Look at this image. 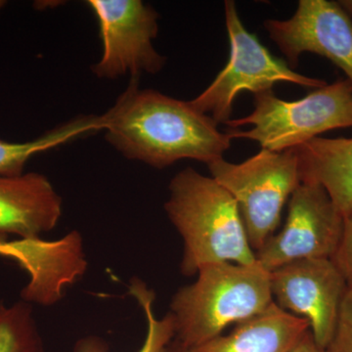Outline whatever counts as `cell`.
I'll list each match as a JSON object with an SVG mask.
<instances>
[{"instance_id":"13","label":"cell","mask_w":352,"mask_h":352,"mask_svg":"<svg viewBox=\"0 0 352 352\" xmlns=\"http://www.w3.org/2000/svg\"><path fill=\"white\" fill-rule=\"evenodd\" d=\"M300 182L323 187L342 217L352 210V138H316L294 148Z\"/></svg>"},{"instance_id":"19","label":"cell","mask_w":352,"mask_h":352,"mask_svg":"<svg viewBox=\"0 0 352 352\" xmlns=\"http://www.w3.org/2000/svg\"><path fill=\"white\" fill-rule=\"evenodd\" d=\"M289 352H328V351L322 349L315 342L309 330Z\"/></svg>"},{"instance_id":"2","label":"cell","mask_w":352,"mask_h":352,"mask_svg":"<svg viewBox=\"0 0 352 352\" xmlns=\"http://www.w3.org/2000/svg\"><path fill=\"white\" fill-rule=\"evenodd\" d=\"M168 191L164 210L182 238L183 275L194 276L208 264L256 263L237 203L214 178L187 168Z\"/></svg>"},{"instance_id":"5","label":"cell","mask_w":352,"mask_h":352,"mask_svg":"<svg viewBox=\"0 0 352 352\" xmlns=\"http://www.w3.org/2000/svg\"><path fill=\"white\" fill-rule=\"evenodd\" d=\"M210 176L230 193L239 208L254 254L274 235L285 204L300 184L295 149H261L247 161L224 159L208 164Z\"/></svg>"},{"instance_id":"18","label":"cell","mask_w":352,"mask_h":352,"mask_svg":"<svg viewBox=\"0 0 352 352\" xmlns=\"http://www.w3.org/2000/svg\"><path fill=\"white\" fill-rule=\"evenodd\" d=\"M332 261L344 275L347 285L352 286V210L344 217L342 238Z\"/></svg>"},{"instance_id":"11","label":"cell","mask_w":352,"mask_h":352,"mask_svg":"<svg viewBox=\"0 0 352 352\" xmlns=\"http://www.w3.org/2000/svg\"><path fill=\"white\" fill-rule=\"evenodd\" d=\"M62 214L63 200L45 175L0 176V237L43 238L56 228Z\"/></svg>"},{"instance_id":"10","label":"cell","mask_w":352,"mask_h":352,"mask_svg":"<svg viewBox=\"0 0 352 352\" xmlns=\"http://www.w3.org/2000/svg\"><path fill=\"white\" fill-rule=\"evenodd\" d=\"M263 25L291 69L303 53H314L330 60L352 83V19L339 2L300 0L289 19H268Z\"/></svg>"},{"instance_id":"4","label":"cell","mask_w":352,"mask_h":352,"mask_svg":"<svg viewBox=\"0 0 352 352\" xmlns=\"http://www.w3.org/2000/svg\"><path fill=\"white\" fill-rule=\"evenodd\" d=\"M226 124L231 139L256 141L273 152L293 149L324 132L352 126V83L346 78L327 83L296 101L273 91L256 94L254 111Z\"/></svg>"},{"instance_id":"8","label":"cell","mask_w":352,"mask_h":352,"mask_svg":"<svg viewBox=\"0 0 352 352\" xmlns=\"http://www.w3.org/2000/svg\"><path fill=\"white\" fill-rule=\"evenodd\" d=\"M344 217L323 187L300 182L292 194L283 228L271 236L256 258L266 270L309 258H332L342 238Z\"/></svg>"},{"instance_id":"20","label":"cell","mask_w":352,"mask_h":352,"mask_svg":"<svg viewBox=\"0 0 352 352\" xmlns=\"http://www.w3.org/2000/svg\"><path fill=\"white\" fill-rule=\"evenodd\" d=\"M338 2L352 19V0H340Z\"/></svg>"},{"instance_id":"16","label":"cell","mask_w":352,"mask_h":352,"mask_svg":"<svg viewBox=\"0 0 352 352\" xmlns=\"http://www.w3.org/2000/svg\"><path fill=\"white\" fill-rule=\"evenodd\" d=\"M0 352H46L34 305L0 302Z\"/></svg>"},{"instance_id":"6","label":"cell","mask_w":352,"mask_h":352,"mask_svg":"<svg viewBox=\"0 0 352 352\" xmlns=\"http://www.w3.org/2000/svg\"><path fill=\"white\" fill-rule=\"evenodd\" d=\"M224 15L230 56L214 82L190 101L199 112L226 124L231 120L234 101L242 92L256 95L272 91L273 87L281 82L314 89L327 85L325 80L296 73L287 61L271 54L256 34L245 29L232 0L224 2Z\"/></svg>"},{"instance_id":"21","label":"cell","mask_w":352,"mask_h":352,"mask_svg":"<svg viewBox=\"0 0 352 352\" xmlns=\"http://www.w3.org/2000/svg\"><path fill=\"white\" fill-rule=\"evenodd\" d=\"M168 352H186V349H185L177 340H173Z\"/></svg>"},{"instance_id":"17","label":"cell","mask_w":352,"mask_h":352,"mask_svg":"<svg viewBox=\"0 0 352 352\" xmlns=\"http://www.w3.org/2000/svg\"><path fill=\"white\" fill-rule=\"evenodd\" d=\"M328 352H352V286H349L340 303L337 323Z\"/></svg>"},{"instance_id":"14","label":"cell","mask_w":352,"mask_h":352,"mask_svg":"<svg viewBox=\"0 0 352 352\" xmlns=\"http://www.w3.org/2000/svg\"><path fill=\"white\" fill-rule=\"evenodd\" d=\"M129 294L142 310L146 321V333L142 346L138 352H168L175 338V325L173 315L168 312L157 317L154 309L156 300L153 289L138 278L129 280ZM109 344L103 338L96 335L85 336L78 340L73 352H109Z\"/></svg>"},{"instance_id":"22","label":"cell","mask_w":352,"mask_h":352,"mask_svg":"<svg viewBox=\"0 0 352 352\" xmlns=\"http://www.w3.org/2000/svg\"><path fill=\"white\" fill-rule=\"evenodd\" d=\"M0 6H1V4H0Z\"/></svg>"},{"instance_id":"12","label":"cell","mask_w":352,"mask_h":352,"mask_svg":"<svg viewBox=\"0 0 352 352\" xmlns=\"http://www.w3.org/2000/svg\"><path fill=\"white\" fill-rule=\"evenodd\" d=\"M309 330L307 319L273 302L261 314L237 324L228 335H220L186 352H289Z\"/></svg>"},{"instance_id":"1","label":"cell","mask_w":352,"mask_h":352,"mask_svg":"<svg viewBox=\"0 0 352 352\" xmlns=\"http://www.w3.org/2000/svg\"><path fill=\"white\" fill-rule=\"evenodd\" d=\"M131 78L115 105L100 117L106 140L122 156L162 170L182 160L210 164L231 146L227 132L190 101L140 89Z\"/></svg>"},{"instance_id":"3","label":"cell","mask_w":352,"mask_h":352,"mask_svg":"<svg viewBox=\"0 0 352 352\" xmlns=\"http://www.w3.org/2000/svg\"><path fill=\"white\" fill-rule=\"evenodd\" d=\"M197 280L170 302L175 338L186 351L222 335L224 329L263 312L273 302L270 272L258 263L204 266Z\"/></svg>"},{"instance_id":"9","label":"cell","mask_w":352,"mask_h":352,"mask_svg":"<svg viewBox=\"0 0 352 352\" xmlns=\"http://www.w3.org/2000/svg\"><path fill=\"white\" fill-rule=\"evenodd\" d=\"M347 288L332 258L302 259L270 271L273 302L307 319L315 342L322 349H327L332 340Z\"/></svg>"},{"instance_id":"15","label":"cell","mask_w":352,"mask_h":352,"mask_svg":"<svg viewBox=\"0 0 352 352\" xmlns=\"http://www.w3.org/2000/svg\"><path fill=\"white\" fill-rule=\"evenodd\" d=\"M99 131H101L99 116H80L28 142L0 140V176L23 175L25 164L34 155Z\"/></svg>"},{"instance_id":"7","label":"cell","mask_w":352,"mask_h":352,"mask_svg":"<svg viewBox=\"0 0 352 352\" xmlns=\"http://www.w3.org/2000/svg\"><path fill=\"white\" fill-rule=\"evenodd\" d=\"M99 24L101 59L94 67L98 78L159 73L166 64L153 41L159 32V14L140 0H89Z\"/></svg>"}]
</instances>
